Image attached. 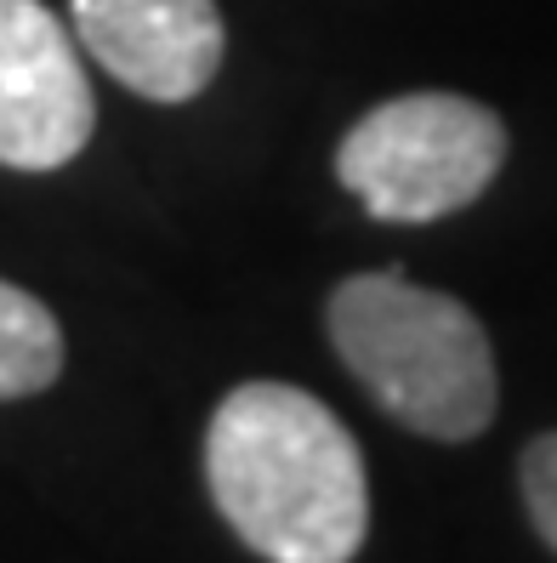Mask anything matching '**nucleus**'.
<instances>
[{"mask_svg": "<svg viewBox=\"0 0 557 563\" xmlns=\"http://www.w3.org/2000/svg\"><path fill=\"white\" fill-rule=\"evenodd\" d=\"M205 484L227 529L268 563H353L370 536L365 455L290 382H245L216 405Z\"/></svg>", "mask_w": 557, "mask_h": 563, "instance_id": "f257e3e1", "label": "nucleus"}, {"mask_svg": "<svg viewBox=\"0 0 557 563\" xmlns=\"http://www.w3.org/2000/svg\"><path fill=\"white\" fill-rule=\"evenodd\" d=\"M331 342L410 433L461 444L495 421V353L472 308L444 290L404 274H358L331 296Z\"/></svg>", "mask_w": 557, "mask_h": 563, "instance_id": "f03ea898", "label": "nucleus"}, {"mask_svg": "<svg viewBox=\"0 0 557 563\" xmlns=\"http://www.w3.org/2000/svg\"><path fill=\"white\" fill-rule=\"evenodd\" d=\"M506 165L495 109L455 91H410L370 109L336 148V177L376 222H438L467 211Z\"/></svg>", "mask_w": 557, "mask_h": 563, "instance_id": "7ed1b4c3", "label": "nucleus"}, {"mask_svg": "<svg viewBox=\"0 0 557 563\" xmlns=\"http://www.w3.org/2000/svg\"><path fill=\"white\" fill-rule=\"evenodd\" d=\"M97 125L69 29L41 0H0V165L57 172Z\"/></svg>", "mask_w": 557, "mask_h": 563, "instance_id": "20e7f679", "label": "nucleus"}, {"mask_svg": "<svg viewBox=\"0 0 557 563\" xmlns=\"http://www.w3.org/2000/svg\"><path fill=\"white\" fill-rule=\"evenodd\" d=\"M75 35L120 86L154 103L200 97L227 52L216 0H75Z\"/></svg>", "mask_w": 557, "mask_h": 563, "instance_id": "39448f33", "label": "nucleus"}, {"mask_svg": "<svg viewBox=\"0 0 557 563\" xmlns=\"http://www.w3.org/2000/svg\"><path fill=\"white\" fill-rule=\"evenodd\" d=\"M63 376V330L41 296L0 279V405L46 393Z\"/></svg>", "mask_w": 557, "mask_h": 563, "instance_id": "423d86ee", "label": "nucleus"}, {"mask_svg": "<svg viewBox=\"0 0 557 563\" xmlns=\"http://www.w3.org/2000/svg\"><path fill=\"white\" fill-rule=\"evenodd\" d=\"M523 501H530L541 541L557 552V433H541L523 450Z\"/></svg>", "mask_w": 557, "mask_h": 563, "instance_id": "0eeeda50", "label": "nucleus"}]
</instances>
